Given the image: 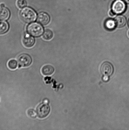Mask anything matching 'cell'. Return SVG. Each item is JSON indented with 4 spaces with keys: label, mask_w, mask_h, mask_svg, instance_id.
Wrapping results in <instances>:
<instances>
[{
    "label": "cell",
    "mask_w": 129,
    "mask_h": 130,
    "mask_svg": "<svg viewBox=\"0 0 129 130\" xmlns=\"http://www.w3.org/2000/svg\"><path fill=\"white\" fill-rule=\"evenodd\" d=\"M20 16L24 21L30 23L35 21L36 20V14L32 9L25 8L20 12Z\"/></svg>",
    "instance_id": "6da1fadb"
},
{
    "label": "cell",
    "mask_w": 129,
    "mask_h": 130,
    "mask_svg": "<svg viewBox=\"0 0 129 130\" xmlns=\"http://www.w3.org/2000/svg\"><path fill=\"white\" fill-rule=\"evenodd\" d=\"M36 111L37 116L40 119H44L48 116L50 108L48 104L43 103L37 107Z\"/></svg>",
    "instance_id": "7a4b0ae2"
},
{
    "label": "cell",
    "mask_w": 129,
    "mask_h": 130,
    "mask_svg": "<svg viewBox=\"0 0 129 130\" xmlns=\"http://www.w3.org/2000/svg\"><path fill=\"white\" fill-rule=\"evenodd\" d=\"M28 32L32 36L38 37L41 36L43 32L42 27L36 23H32L27 27Z\"/></svg>",
    "instance_id": "3957f363"
},
{
    "label": "cell",
    "mask_w": 129,
    "mask_h": 130,
    "mask_svg": "<svg viewBox=\"0 0 129 130\" xmlns=\"http://www.w3.org/2000/svg\"><path fill=\"white\" fill-rule=\"evenodd\" d=\"M112 11L116 14H120L125 11L126 6L123 1L116 0L112 4Z\"/></svg>",
    "instance_id": "277c9868"
},
{
    "label": "cell",
    "mask_w": 129,
    "mask_h": 130,
    "mask_svg": "<svg viewBox=\"0 0 129 130\" xmlns=\"http://www.w3.org/2000/svg\"><path fill=\"white\" fill-rule=\"evenodd\" d=\"M17 62L20 67H28L32 63V59L29 55L22 54L18 57Z\"/></svg>",
    "instance_id": "5b68a950"
},
{
    "label": "cell",
    "mask_w": 129,
    "mask_h": 130,
    "mask_svg": "<svg viewBox=\"0 0 129 130\" xmlns=\"http://www.w3.org/2000/svg\"><path fill=\"white\" fill-rule=\"evenodd\" d=\"M101 71L104 76H109L113 73V66L109 62H105L101 66Z\"/></svg>",
    "instance_id": "8992f818"
},
{
    "label": "cell",
    "mask_w": 129,
    "mask_h": 130,
    "mask_svg": "<svg viewBox=\"0 0 129 130\" xmlns=\"http://www.w3.org/2000/svg\"><path fill=\"white\" fill-rule=\"evenodd\" d=\"M22 43L26 47L30 48L33 46L35 43V40L29 34H26L22 39Z\"/></svg>",
    "instance_id": "52a82bcc"
},
{
    "label": "cell",
    "mask_w": 129,
    "mask_h": 130,
    "mask_svg": "<svg viewBox=\"0 0 129 130\" xmlns=\"http://www.w3.org/2000/svg\"><path fill=\"white\" fill-rule=\"evenodd\" d=\"M50 20V18L48 15L46 13L41 12L38 15V21L42 25H47Z\"/></svg>",
    "instance_id": "ba28073f"
},
{
    "label": "cell",
    "mask_w": 129,
    "mask_h": 130,
    "mask_svg": "<svg viewBox=\"0 0 129 130\" xmlns=\"http://www.w3.org/2000/svg\"><path fill=\"white\" fill-rule=\"evenodd\" d=\"M55 71L54 66L50 64L45 65L41 69L42 73L44 76H49L53 74Z\"/></svg>",
    "instance_id": "9c48e42d"
},
{
    "label": "cell",
    "mask_w": 129,
    "mask_h": 130,
    "mask_svg": "<svg viewBox=\"0 0 129 130\" xmlns=\"http://www.w3.org/2000/svg\"><path fill=\"white\" fill-rule=\"evenodd\" d=\"M116 26L118 27H123L126 25L127 20L125 16L122 15L117 16L115 19Z\"/></svg>",
    "instance_id": "30bf717a"
},
{
    "label": "cell",
    "mask_w": 129,
    "mask_h": 130,
    "mask_svg": "<svg viewBox=\"0 0 129 130\" xmlns=\"http://www.w3.org/2000/svg\"><path fill=\"white\" fill-rule=\"evenodd\" d=\"M9 11L7 9L4 7L0 8V20H6L9 17Z\"/></svg>",
    "instance_id": "8fae6325"
},
{
    "label": "cell",
    "mask_w": 129,
    "mask_h": 130,
    "mask_svg": "<svg viewBox=\"0 0 129 130\" xmlns=\"http://www.w3.org/2000/svg\"><path fill=\"white\" fill-rule=\"evenodd\" d=\"M105 26L108 30H113L116 26L115 21L112 19H108L105 23Z\"/></svg>",
    "instance_id": "7c38bea8"
},
{
    "label": "cell",
    "mask_w": 129,
    "mask_h": 130,
    "mask_svg": "<svg viewBox=\"0 0 129 130\" xmlns=\"http://www.w3.org/2000/svg\"><path fill=\"white\" fill-rule=\"evenodd\" d=\"M54 36V34L51 30L49 29H46L43 34V37L44 39L46 40L51 39Z\"/></svg>",
    "instance_id": "4fadbf2b"
},
{
    "label": "cell",
    "mask_w": 129,
    "mask_h": 130,
    "mask_svg": "<svg viewBox=\"0 0 129 130\" xmlns=\"http://www.w3.org/2000/svg\"><path fill=\"white\" fill-rule=\"evenodd\" d=\"M8 24L6 22H0V34H4L7 32L8 30Z\"/></svg>",
    "instance_id": "5bb4252c"
},
{
    "label": "cell",
    "mask_w": 129,
    "mask_h": 130,
    "mask_svg": "<svg viewBox=\"0 0 129 130\" xmlns=\"http://www.w3.org/2000/svg\"><path fill=\"white\" fill-rule=\"evenodd\" d=\"M7 65L10 69L15 70L17 68L18 66V62L16 60L11 59L9 61Z\"/></svg>",
    "instance_id": "9a60e30c"
},
{
    "label": "cell",
    "mask_w": 129,
    "mask_h": 130,
    "mask_svg": "<svg viewBox=\"0 0 129 130\" xmlns=\"http://www.w3.org/2000/svg\"><path fill=\"white\" fill-rule=\"evenodd\" d=\"M16 5L19 8H23L27 6V3L26 0H17Z\"/></svg>",
    "instance_id": "2e32d148"
},
{
    "label": "cell",
    "mask_w": 129,
    "mask_h": 130,
    "mask_svg": "<svg viewBox=\"0 0 129 130\" xmlns=\"http://www.w3.org/2000/svg\"><path fill=\"white\" fill-rule=\"evenodd\" d=\"M27 114L30 118H35L37 116L36 111L33 109H28L27 111Z\"/></svg>",
    "instance_id": "e0dca14e"
},
{
    "label": "cell",
    "mask_w": 129,
    "mask_h": 130,
    "mask_svg": "<svg viewBox=\"0 0 129 130\" xmlns=\"http://www.w3.org/2000/svg\"><path fill=\"white\" fill-rule=\"evenodd\" d=\"M109 80V76H104L103 77V80L105 81H107Z\"/></svg>",
    "instance_id": "ac0fdd59"
},
{
    "label": "cell",
    "mask_w": 129,
    "mask_h": 130,
    "mask_svg": "<svg viewBox=\"0 0 129 130\" xmlns=\"http://www.w3.org/2000/svg\"><path fill=\"white\" fill-rule=\"evenodd\" d=\"M116 14L112 10H111V11H110L109 15L113 17Z\"/></svg>",
    "instance_id": "d6986e66"
},
{
    "label": "cell",
    "mask_w": 129,
    "mask_h": 130,
    "mask_svg": "<svg viewBox=\"0 0 129 130\" xmlns=\"http://www.w3.org/2000/svg\"><path fill=\"white\" fill-rule=\"evenodd\" d=\"M43 103H45V104H48L49 102H48V100L47 99H45L44 100L43 102Z\"/></svg>",
    "instance_id": "ffe728a7"
},
{
    "label": "cell",
    "mask_w": 129,
    "mask_h": 130,
    "mask_svg": "<svg viewBox=\"0 0 129 130\" xmlns=\"http://www.w3.org/2000/svg\"><path fill=\"white\" fill-rule=\"evenodd\" d=\"M127 4H129V0H123Z\"/></svg>",
    "instance_id": "44dd1931"
},
{
    "label": "cell",
    "mask_w": 129,
    "mask_h": 130,
    "mask_svg": "<svg viewBox=\"0 0 129 130\" xmlns=\"http://www.w3.org/2000/svg\"><path fill=\"white\" fill-rule=\"evenodd\" d=\"M4 6L5 5L3 4H1V5H0V6H1V7H4Z\"/></svg>",
    "instance_id": "7402d4cb"
},
{
    "label": "cell",
    "mask_w": 129,
    "mask_h": 130,
    "mask_svg": "<svg viewBox=\"0 0 129 130\" xmlns=\"http://www.w3.org/2000/svg\"><path fill=\"white\" fill-rule=\"evenodd\" d=\"M127 35H128V37L129 38V31L128 32H127Z\"/></svg>",
    "instance_id": "603a6c76"
},
{
    "label": "cell",
    "mask_w": 129,
    "mask_h": 130,
    "mask_svg": "<svg viewBox=\"0 0 129 130\" xmlns=\"http://www.w3.org/2000/svg\"><path fill=\"white\" fill-rule=\"evenodd\" d=\"M128 26L129 27V21L128 22Z\"/></svg>",
    "instance_id": "cb8c5ba5"
}]
</instances>
